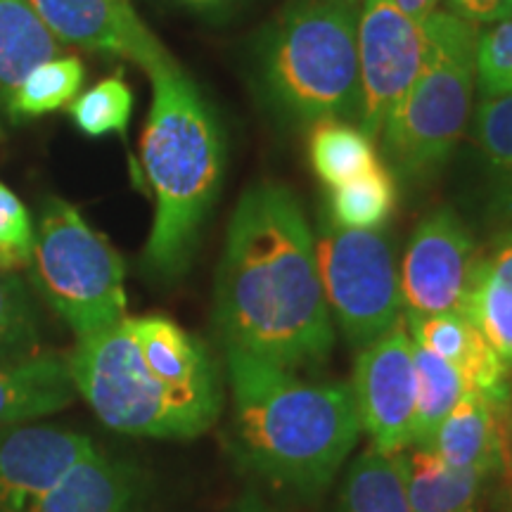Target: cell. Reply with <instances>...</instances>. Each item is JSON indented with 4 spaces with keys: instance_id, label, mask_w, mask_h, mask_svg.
<instances>
[{
    "instance_id": "obj_15",
    "label": "cell",
    "mask_w": 512,
    "mask_h": 512,
    "mask_svg": "<svg viewBox=\"0 0 512 512\" xmlns=\"http://www.w3.org/2000/svg\"><path fill=\"white\" fill-rule=\"evenodd\" d=\"M512 406H498L484 394L467 389L434 432L432 448L451 467L484 475H505V437Z\"/></svg>"
},
{
    "instance_id": "obj_33",
    "label": "cell",
    "mask_w": 512,
    "mask_h": 512,
    "mask_svg": "<svg viewBox=\"0 0 512 512\" xmlns=\"http://www.w3.org/2000/svg\"><path fill=\"white\" fill-rule=\"evenodd\" d=\"M178 3L188 5L192 10H204V12H214V10H221V8H228L233 0H178Z\"/></svg>"
},
{
    "instance_id": "obj_22",
    "label": "cell",
    "mask_w": 512,
    "mask_h": 512,
    "mask_svg": "<svg viewBox=\"0 0 512 512\" xmlns=\"http://www.w3.org/2000/svg\"><path fill=\"white\" fill-rule=\"evenodd\" d=\"M335 512H411L396 456L370 446L351 463Z\"/></svg>"
},
{
    "instance_id": "obj_2",
    "label": "cell",
    "mask_w": 512,
    "mask_h": 512,
    "mask_svg": "<svg viewBox=\"0 0 512 512\" xmlns=\"http://www.w3.org/2000/svg\"><path fill=\"white\" fill-rule=\"evenodd\" d=\"M69 368L95 415L133 437L192 439L214 425L223 406L209 351L164 316H126L79 339Z\"/></svg>"
},
{
    "instance_id": "obj_26",
    "label": "cell",
    "mask_w": 512,
    "mask_h": 512,
    "mask_svg": "<svg viewBox=\"0 0 512 512\" xmlns=\"http://www.w3.org/2000/svg\"><path fill=\"white\" fill-rule=\"evenodd\" d=\"M131 112L133 91L121 74L95 83L69 105V117L88 138H105L112 133L124 136Z\"/></svg>"
},
{
    "instance_id": "obj_9",
    "label": "cell",
    "mask_w": 512,
    "mask_h": 512,
    "mask_svg": "<svg viewBox=\"0 0 512 512\" xmlns=\"http://www.w3.org/2000/svg\"><path fill=\"white\" fill-rule=\"evenodd\" d=\"M358 81L361 131L377 138L408 93L425 60V27L392 0H366L358 12Z\"/></svg>"
},
{
    "instance_id": "obj_20",
    "label": "cell",
    "mask_w": 512,
    "mask_h": 512,
    "mask_svg": "<svg viewBox=\"0 0 512 512\" xmlns=\"http://www.w3.org/2000/svg\"><path fill=\"white\" fill-rule=\"evenodd\" d=\"M62 55V43L29 0H0V105L8 102L38 64Z\"/></svg>"
},
{
    "instance_id": "obj_4",
    "label": "cell",
    "mask_w": 512,
    "mask_h": 512,
    "mask_svg": "<svg viewBox=\"0 0 512 512\" xmlns=\"http://www.w3.org/2000/svg\"><path fill=\"white\" fill-rule=\"evenodd\" d=\"M147 74L152 107L140 155L157 209L145 245V268L155 278L176 280L188 271L204 221L219 197L226 145L209 100L174 57Z\"/></svg>"
},
{
    "instance_id": "obj_17",
    "label": "cell",
    "mask_w": 512,
    "mask_h": 512,
    "mask_svg": "<svg viewBox=\"0 0 512 512\" xmlns=\"http://www.w3.org/2000/svg\"><path fill=\"white\" fill-rule=\"evenodd\" d=\"M411 512H477L494 477L444 463L432 448L406 446L396 453Z\"/></svg>"
},
{
    "instance_id": "obj_7",
    "label": "cell",
    "mask_w": 512,
    "mask_h": 512,
    "mask_svg": "<svg viewBox=\"0 0 512 512\" xmlns=\"http://www.w3.org/2000/svg\"><path fill=\"white\" fill-rule=\"evenodd\" d=\"M38 290L79 339L126 318L124 261L72 204L48 197L31 252Z\"/></svg>"
},
{
    "instance_id": "obj_19",
    "label": "cell",
    "mask_w": 512,
    "mask_h": 512,
    "mask_svg": "<svg viewBox=\"0 0 512 512\" xmlns=\"http://www.w3.org/2000/svg\"><path fill=\"white\" fill-rule=\"evenodd\" d=\"M463 313L512 373V230L477 256Z\"/></svg>"
},
{
    "instance_id": "obj_18",
    "label": "cell",
    "mask_w": 512,
    "mask_h": 512,
    "mask_svg": "<svg viewBox=\"0 0 512 512\" xmlns=\"http://www.w3.org/2000/svg\"><path fill=\"white\" fill-rule=\"evenodd\" d=\"M74 394L69 358L27 356L0 363V430L62 411Z\"/></svg>"
},
{
    "instance_id": "obj_34",
    "label": "cell",
    "mask_w": 512,
    "mask_h": 512,
    "mask_svg": "<svg viewBox=\"0 0 512 512\" xmlns=\"http://www.w3.org/2000/svg\"><path fill=\"white\" fill-rule=\"evenodd\" d=\"M505 475L512 477V413L508 422V437H505Z\"/></svg>"
},
{
    "instance_id": "obj_32",
    "label": "cell",
    "mask_w": 512,
    "mask_h": 512,
    "mask_svg": "<svg viewBox=\"0 0 512 512\" xmlns=\"http://www.w3.org/2000/svg\"><path fill=\"white\" fill-rule=\"evenodd\" d=\"M392 3L399 8L403 15H408L413 22L425 24L434 12H437L439 0H392Z\"/></svg>"
},
{
    "instance_id": "obj_11",
    "label": "cell",
    "mask_w": 512,
    "mask_h": 512,
    "mask_svg": "<svg viewBox=\"0 0 512 512\" xmlns=\"http://www.w3.org/2000/svg\"><path fill=\"white\" fill-rule=\"evenodd\" d=\"M477 247L470 230L451 209H439L415 228L399 271L408 316L463 311Z\"/></svg>"
},
{
    "instance_id": "obj_13",
    "label": "cell",
    "mask_w": 512,
    "mask_h": 512,
    "mask_svg": "<svg viewBox=\"0 0 512 512\" xmlns=\"http://www.w3.org/2000/svg\"><path fill=\"white\" fill-rule=\"evenodd\" d=\"M93 451L91 439L57 427H15L0 434V512L46 494Z\"/></svg>"
},
{
    "instance_id": "obj_8",
    "label": "cell",
    "mask_w": 512,
    "mask_h": 512,
    "mask_svg": "<svg viewBox=\"0 0 512 512\" xmlns=\"http://www.w3.org/2000/svg\"><path fill=\"white\" fill-rule=\"evenodd\" d=\"M316 261L325 302L351 347L366 349L401 323L399 271L380 230H351L320 219Z\"/></svg>"
},
{
    "instance_id": "obj_5",
    "label": "cell",
    "mask_w": 512,
    "mask_h": 512,
    "mask_svg": "<svg viewBox=\"0 0 512 512\" xmlns=\"http://www.w3.org/2000/svg\"><path fill=\"white\" fill-rule=\"evenodd\" d=\"M358 10L292 0L264 36L261 81L280 110L302 121L358 119Z\"/></svg>"
},
{
    "instance_id": "obj_12",
    "label": "cell",
    "mask_w": 512,
    "mask_h": 512,
    "mask_svg": "<svg viewBox=\"0 0 512 512\" xmlns=\"http://www.w3.org/2000/svg\"><path fill=\"white\" fill-rule=\"evenodd\" d=\"M60 43L133 60L145 72L169 60L128 0H29Z\"/></svg>"
},
{
    "instance_id": "obj_25",
    "label": "cell",
    "mask_w": 512,
    "mask_h": 512,
    "mask_svg": "<svg viewBox=\"0 0 512 512\" xmlns=\"http://www.w3.org/2000/svg\"><path fill=\"white\" fill-rule=\"evenodd\" d=\"M396 207V183L382 164L368 174L332 188L330 219L342 228L377 230L389 221Z\"/></svg>"
},
{
    "instance_id": "obj_36",
    "label": "cell",
    "mask_w": 512,
    "mask_h": 512,
    "mask_svg": "<svg viewBox=\"0 0 512 512\" xmlns=\"http://www.w3.org/2000/svg\"><path fill=\"white\" fill-rule=\"evenodd\" d=\"M247 512H259V510H247Z\"/></svg>"
},
{
    "instance_id": "obj_31",
    "label": "cell",
    "mask_w": 512,
    "mask_h": 512,
    "mask_svg": "<svg viewBox=\"0 0 512 512\" xmlns=\"http://www.w3.org/2000/svg\"><path fill=\"white\" fill-rule=\"evenodd\" d=\"M446 12L472 27H491L512 17V0H444Z\"/></svg>"
},
{
    "instance_id": "obj_6",
    "label": "cell",
    "mask_w": 512,
    "mask_h": 512,
    "mask_svg": "<svg viewBox=\"0 0 512 512\" xmlns=\"http://www.w3.org/2000/svg\"><path fill=\"white\" fill-rule=\"evenodd\" d=\"M422 27L425 60L380 133L384 155L406 176H422L451 157L477 83L479 29L446 10Z\"/></svg>"
},
{
    "instance_id": "obj_1",
    "label": "cell",
    "mask_w": 512,
    "mask_h": 512,
    "mask_svg": "<svg viewBox=\"0 0 512 512\" xmlns=\"http://www.w3.org/2000/svg\"><path fill=\"white\" fill-rule=\"evenodd\" d=\"M216 328L226 351L297 370L330 356L335 330L316 240L297 195L280 183L245 190L216 275Z\"/></svg>"
},
{
    "instance_id": "obj_21",
    "label": "cell",
    "mask_w": 512,
    "mask_h": 512,
    "mask_svg": "<svg viewBox=\"0 0 512 512\" xmlns=\"http://www.w3.org/2000/svg\"><path fill=\"white\" fill-rule=\"evenodd\" d=\"M309 155L313 171L330 188L354 181L380 164L373 138L366 136L361 126L342 119H323L313 124Z\"/></svg>"
},
{
    "instance_id": "obj_3",
    "label": "cell",
    "mask_w": 512,
    "mask_h": 512,
    "mask_svg": "<svg viewBox=\"0 0 512 512\" xmlns=\"http://www.w3.org/2000/svg\"><path fill=\"white\" fill-rule=\"evenodd\" d=\"M226 354L242 458L275 484L318 494L361 434L351 387L311 384L240 351Z\"/></svg>"
},
{
    "instance_id": "obj_27",
    "label": "cell",
    "mask_w": 512,
    "mask_h": 512,
    "mask_svg": "<svg viewBox=\"0 0 512 512\" xmlns=\"http://www.w3.org/2000/svg\"><path fill=\"white\" fill-rule=\"evenodd\" d=\"M475 138L489 164L512 176V91L482 95L475 114Z\"/></svg>"
},
{
    "instance_id": "obj_10",
    "label": "cell",
    "mask_w": 512,
    "mask_h": 512,
    "mask_svg": "<svg viewBox=\"0 0 512 512\" xmlns=\"http://www.w3.org/2000/svg\"><path fill=\"white\" fill-rule=\"evenodd\" d=\"M351 392L361 427H366L377 451L396 456L411 446L418 373L413 337L403 320L387 335L358 351Z\"/></svg>"
},
{
    "instance_id": "obj_24",
    "label": "cell",
    "mask_w": 512,
    "mask_h": 512,
    "mask_svg": "<svg viewBox=\"0 0 512 512\" xmlns=\"http://www.w3.org/2000/svg\"><path fill=\"white\" fill-rule=\"evenodd\" d=\"M83 79H86V67L79 57H53V60L38 64L22 81L5 112L12 119H31L60 110L79 95Z\"/></svg>"
},
{
    "instance_id": "obj_23",
    "label": "cell",
    "mask_w": 512,
    "mask_h": 512,
    "mask_svg": "<svg viewBox=\"0 0 512 512\" xmlns=\"http://www.w3.org/2000/svg\"><path fill=\"white\" fill-rule=\"evenodd\" d=\"M413 358L418 373V403H415L411 446H430L434 432L467 392V387L451 363L422 344L413 342Z\"/></svg>"
},
{
    "instance_id": "obj_16",
    "label": "cell",
    "mask_w": 512,
    "mask_h": 512,
    "mask_svg": "<svg viewBox=\"0 0 512 512\" xmlns=\"http://www.w3.org/2000/svg\"><path fill=\"white\" fill-rule=\"evenodd\" d=\"M140 477L128 463L93 451L46 494L10 512H136Z\"/></svg>"
},
{
    "instance_id": "obj_29",
    "label": "cell",
    "mask_w": 512,
    "mask_h": 512,
    "mask_svg": "<svg viewBox=\"0 0 512 512\" xmlns=\"http://www.w3.org/2000/svg\"><path fill=\"white\" fill-rule=\"evenodd\" d=\"M34 223L24 202L0 183V271L24 268L34 252Z\"/></svg>"
},
{
    "instance_id": "obj_14",
    "label": "cell",
    "mask_w": 512,
    "mask_h": 512,
    "mask_svg": "<svg viewBox=\"0 0 512 512\" xmlns=\"http://www.w3.org/2000/svg\"><path fill=\"white\" fill-rule=\"evenodd\" d=\"M406 328L415 344H422L451 363L467 389H475L498 406H512V373L463 311L434 316L406 313Z\"/></svg>"
},
{
    "instance_id": "obj_28",
    "label": "cell",
    "mask_w": 512,
    "mask_h": 512,
    "mask_svg": "<svg viewBox=\"0 0 512 512\" xmlns=\"http://www.w3.org/2000/svg\"><path fill=\"white\" fill-rule=\"evenodd\" d=\"M477 83L482 95L512 91V17L479 34Z\"/></svg>"
},
{
    "instance_id": "obj_35",
    "label": "cell",
    "mask_w": 512,
    "mask_h": 512,
    "mask_svg": "<svg viewBox=\"0 0 512 512\" xmlns=\"http://www.w3.org/2000/svg\"><path fill=\"white\" fill-rule=\"evenodd\" d=\"M323 3L342 5V8H349V10H358V12H361L363 3H366V0H323Z\"/></svg>"
},
{
    "instance_id": "obj_30",
    "label": "cell",
    "mask_w": 512,
    "mask_h": 512,
    "mask_svg": "<svg viewBox=\"0 0 512 512\" xmlns=\"http://www.w3.org/2000/svg\"><path fill=\"white\" fill-rule=\"evenodd\" d=\"M34 337V320L22 292L10 278L0 275V356L8 361L31 356Z\"/></svg>"
}]
</instances>
